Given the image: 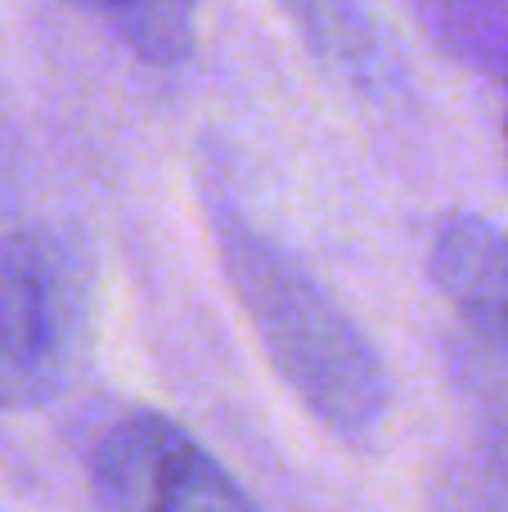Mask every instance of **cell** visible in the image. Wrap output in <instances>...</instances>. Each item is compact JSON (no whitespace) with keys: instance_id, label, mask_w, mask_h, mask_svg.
<instances>
[{"instance_id":"cell-1","label":"cell","mask_w":508,"mask_h":512,"mask_svg":"<svg viewBox=\"0 0 508 512\" xmlns=\"http://www.w3.org/2000/svg\"><path fill=\"white\" fill-rule=\"evenodd\" d=\"M216 252L239 306L293 396L347 441L369 436L392 409V382L365 328L275 239L234 212H216Z\"/></svg>"},{"instance_id":"cell-2","label":"cell","mask_w":508,"mask_h":512,"mask_svg":"<svg viewBox=\"0 0 508 512\" xmlns=\"http://www.w3.org/2000/svg\"><path fill=\"white\" fill-rule=\"evenodd\" d=\"M95 333V265L63 230L0 243V409H36L72 382Z\"/></svg>"},{"instance_id":"cell-3","label":"cell","mask_w":508,"mask_h":512,"mask_svg":"<svg viewBox=\"0 0 508 512\" xmlns=\"http://www.w3.org/2000/svg\"><path fill=\"white\" fill-rule=\"evenodd\" d=\"M90 490L104 512H261L225 463L158 409H131L99 432Z\"/></svg>"},{"instance_id":"cell-4","label":"cell","mask_w":508,"mask_h":512,"mask_svg":"<svg viewBox=\"0 0 508 512\" xmlns=\"http://www.w3.org/2000/svg\"><path fill=\"white\" fill-rule=\"evenodd\" d=\"M428 274L446 306L508 355V230L482 216H450L428 248Z\"/></svg>"},{"instance_id":"cell-5","label":"cell","mask_w":508,"mask_h":512,"mask_svg":"<svg viewBox=\"0 0 508 512\" xmlns=\"http://www.w3.org/2000/svg\"><path fill=\"white\" fill-rule=\"evenodd\" d=\"M198 0H122L113 9L117 36L149 63H176L194 41Z\"/></svg>"},{"instance_id":"cell-6","label":"cell","mask_w":508,"mask_h":512,"mask_svg":"<svg viewBox=\"0 0 508 512\" xmlns=\"http://www.w3.org/2000/svg\"><path fill=\"white\" fill-rule=\"evenodd\" d=\"M464 512H508V472L486 481H468L464 486Z\"/></svg>"},{"instance_id":"cell-7","label":"cell","mask_w":508,"mask_h":512,"mask_svg":"<svg viewBox=\"0 0 508 512\" xmlns=\"http://www.w3.org/2000/svg\"><path fill=\"white\" fill-rule=\"evenodd\" d=\"M68 5H81V9H99V14H113L122 0H68Z\"/></svg>"},{"instance_id":"cell-8","label":"cell","mask_w":508,"mask_h":512,"mask_svg":"<svg viewBox=\"0 0 508 512\" xmlns=\"http://www.w3.org/2000/svg\"><path fill=\"white\" fill-rule=\"evenodd\" d=\"M504 135H508V117H504Z\"/></svg>"}]
</instances>
